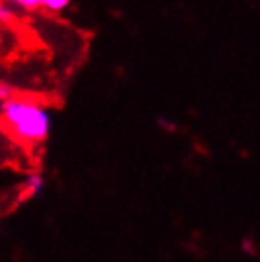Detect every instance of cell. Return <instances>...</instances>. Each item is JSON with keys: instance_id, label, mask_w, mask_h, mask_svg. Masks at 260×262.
<instances>
[{"instance_id": "cell-1", "label": "cell", "mask_w": 260, "mask_h": 262, "mask_svg": "<svg viewBox=\"0 0 260 262\" xmlns=\"http://www.w3.org/2000/svg\"><path fill=\"white\" fill-rule=\"evenodd\" d=\"M0 120L13 137L27 144L44 143L52 131V112L27 97H8L0 103Z\"/></svg>"}, {"instance_id": "cell-2", "label": "cell", "mask_w": 260, "mask_h": 262, "mask_svg": "<svg viewBox=\"0 0 260 262\" xmlns=\"http://www.w3.org/2000/svg\"><path fill=\"white\" fill-rule=\"evenodd\" d=\"M42 190H44V177H42L40 173H31V175H27L25 183H23V188H21V200L36 198Z\"/></svg>"}, {"instance_id": "cell-3", "label": "cell", "mask_w": 260, "mask_h": 262, "mask_svg": "<svg viewBox=\"0 0 260 262\" xmlns=\"http://www.w3.org/2000/svg\"><path fill=\"white\" fill-rule=\"evenodd\" d=\"M69 4H71V0H40V8L52 13H61L69 8Z\"/></svg>"}, {"instance_id": "cell-4", "label": "cell", "mask_w": 260, "mask_h": 262, "mask_svg": "<svg viewBox=\"0 0 260 262\" xmlns=\"http://www.w3.org/2000/svg\"><path fill=\"white\" fill-rule=\"evenodd\" d=\"M13 17H15V12H13V8L4 2V0H0V23H12Z\"/></svg>"}, {"instance_id": "cell-5", "label": "cell", "mask_w": 260, "mask_h": 262, "mask_svg": "<svg viewBox=\"0 0 260 262\" xmlns=\"http://www.w3.org/2000/svg\"><path fill=\"white\" fill-rule=\"evenodd\" d=\"M19 8H23L25 12H34L36 8H40V0H13Z\"/></svg>"}, {"instance_id": "cell-6", "label": "cell", "mask_w": 260, "mask_h": 262, "mask_svg": "<svg viewBox=\"0 0 260 262\" xmlns=\"http://www.w3.org/2000/svg\"><path fill=\"white\" fill-rule=\"evenodd\" d=\"M13 95V88L12 85L4 84V82H0V103L2 101H6L8 97H12Z\"/></svg>"}]
</instances>
